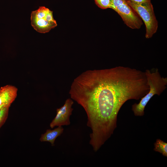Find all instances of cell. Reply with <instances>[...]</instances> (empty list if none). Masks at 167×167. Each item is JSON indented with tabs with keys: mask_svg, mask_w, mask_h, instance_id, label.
<instances>
[{
	"mask_svg": "<svg viewBox=\"0 0 167 167\" xmlns=\"http://www.w3.org/2000/svg\"><path fill=\"white\" fill-rule=\"evenodd\" d=\"M17 88L7 85L0 88V108H9L17 96Z\"/></svg>",
	"mask_w": 167,
	"mask_h": 167,
	"instance_id": "52a82bcc",
	"label": "cell"
},
{
	"mask_svg": "<svg viewBox=\"0 0 167 167\" xmlns=\"http://www.w3.org/2000/svg\"><path fill=\"white\" fill-rule=\"evenodd\" d=\"M31 24L36 31L41 33L49 32L57 26L53 11L45 6H40L31 14Z\"/></svg>",
	"mask_w": 167,
	"mask_h": 167,
	"instance_id": "5b68a950",
	"label": "cell"
},
{
	"mask_svg": "<svg viewBox=\"0 0 167 167\" xmlns=\"http://www.w3.org/2000/svg\"><path fill=\"white\" fill-rule=\"evenodd\" d=\"M97 6L102 9L111 8L110 0H94Z\"/></svg>",
	"mask_w": 167,
	"mask_h": 167,
	"instance_id": "8fae6325",
	"label": "cell"
},
{
	"mask_svg": "<svg viewBox=\"0 0 167 167\" xmlns=\"http://www.w3.org/2000/svg\"><path fill=\"white\" fill-rule=\"evenodd\" d=\"M145 72L122 66L86 71L75 78L69 94L86 113L89 144L98 150L113 133L120 108L149 90Z\"/></svg>",
	"mask_w": 167,
	"mask_h": 167,
	"instance_id": "6da1fadb",
	"label": "cell"
},
{
	"mask_svg": "<svg viewBox=\"0 0 167 167\" xmlns=\"http://www.w3.org/2000/svg\"><path fill=\"white\" fill-rule=\"evenodd\" d=\"M129 5L143 21L146 27L145 38L149 39L156 32L158 22L151 1L137 3L126 0Z\"/></svg>",
	"mask_w": 167,
	"mask_h": 167,
	"instance_id": "3957f363",
	"label": "cell"
},
{
	"mask_svg": "<svg viewBox=\"0 0 167 167\" xmlns=\"http://www.w3.org/2000/svg\"><path fill=\"white\" fill-rule=\"evenodd\" d=\"M63 131L62 126H58L53 130L47 129L45 133L41 135L40 140L41 142H49L52 146H54L55 139L62 133Z\"/></svg>",
	"mask_w": 167,
	"mask_h": 167,
	"instance_id": "ba28073f",
	"label": "cell"
},
{
	"mask_svg": "<svg viewBox=\"0 0 167 167\" xmlns=\"http://www.w3.org/2000/svg\"><path fill=\"white\" fill-rule=\"evenodd\" d=\"M111 8L116 12L124 23L132 29H139L143 24L142 20L128 4L126 0H110Z\"/></svg>",
	"mask_w": 167,
	"mask_h": 167,
	"instance_id": "277c9868",
	"label": "cell"
},
{
	"mask_svg": "<svg viewBox=\"0 0 167 167\" xmlns=\"http://www.w3.org/2000/svg\"><path fill=\"white\" fill-rule=\"evenodd\" d=\"M9 108H0V128L4 124L8 117Z\"/></svg>",
	"mask_w": 167,
	"mask_h": 167,
	"instance_id": "30bf717a",
	"label": "cell"
},
{
	"mask_svg": "<svg viewBox=\"0 0 167 167\" xmlns=\"http://www.w3.org/2000/svg\"><path fill=\"white\" fill-rule=\"evenodd\" d=\"M73 103L72 99L68 98L62 106L57 109L56 115L50 124L51 128L55 126L70 125V117L73 110L72 108Z\"/></svg>",
	"mask_w": 167,
	"mask_h": 167,
	"instance_id": "8992f818",
	"label": "cell"
},
{
	"mask_svg": "<svg viewBox=\"0 0 167 167\" xmlns=\"http://www.w3.org/2000/svg\"><path fill=\"white\" fill-rule=\"evenodd\" d=\"M132 2L137 3H140L147 2L151 1V0H128Z\"/></svg>",
	"mask_w": 167,
	"mask_h": 167,
	"instance_id": "7c38bea8",
	"label": "cell"
},
{
	"mask_svg": "<svg viewBox=\"0 0 167 167\" xmlns=\"http://www.w3.org/2000/svg\"><path fill=\"white\" fill-rule=\"evenodd\" d=\"M154 150L162 154L163 156H167V143L160 139H156L154 143Z\"/></svg>",
	"mask_w": 167,
	"mask_h": 167,
	"instance_id": "9c48e42d",
	"label": "cell"
},
{
	"mask_svg": "<svg viewBox=\"0 0 167 167\" xmlns=\"http://www.w3.org/2000/svg\"><path fill=\"white\" fill-rule=\"evenodd\" d=\"M145 73L149 90L138 104L132 105V110L136 116H143L145 108L151 98L155 95H160L167 87V78L162 77L157 69L152 71L147 69Z\"/></svg>",
	"mask_w": 167,
	"mask_h": 167,
	"instance_id": "7a4b0ae2",
	"label": "cell"
}]
</instances>
